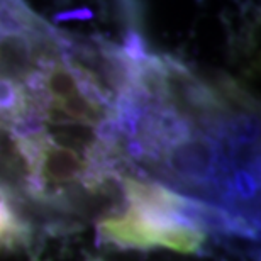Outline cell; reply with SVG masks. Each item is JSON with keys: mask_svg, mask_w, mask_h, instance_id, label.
I'll list each match as a JSON object with an SVG mask.
<instances>
[{"mask_svg": "<svg viewBox=\"0 0 261 261\" xmlns=\"http://www.w3.org/2000/svg\"><path fill=\"white\" fill-rule=\"evenodd\" d=\"M122 187L124 195L130 202V207L180 221L178 214L185 203V197L165 189L160 184H153V181L149 184V181L130 178V176L124 178Z\"/></svg>", "mask_w": 261, "mask_h": 261, "instance_id": "277c9868", "label": "cell"}, {"mask_svg": "<svg viewBox=\"0 0 261 261\" xmlns=\"http://www.w3.org/2000/svg\"><path fill=\"white\" fill-rule=\"evenodd\" d=\"M149 165L165 184L176 180L187 185H219L231 173L221 158L217 141L200 130L166 146L160 161Z\"/></svg>", "mask_w": 261, "mask_h": 261, "instance_id": "7a4b0ae2", "label": "cell"}, {"mask_svg": "<svg viewBox=\"0 0 261 261\" xmlns=\"http://www.w3.org/2000/svg\"><path fill=\"white\" fill-rule=\"evenodd\" d=\"M31 238L29 226L20 222L7 202L0 200V248H14Z\"/></svg>", "mask_w": 261, "mask_h": 261, "instance_id": "52a82bcc", "label": "cell"}, {"mask_svg": "<svg viewBox=\"0 0 261 261\" xmlns=\"http://www.w3.org/2000/svg\"><path fill=\"white\" fill-rule=\"evenodd\" d=\"M98 238L121 248H166L176 253H198L205 243V232L171 217L156 216L129 207L119 216L103 217L98 222Z\"/></svg>", "mask_w": 261, "mask_h": 261, "instance_id": "6da1fadb", "label": "cell"}, {"mask_svg": "<svg viewBox=\"0 0 261 261\" xmlns=\"http://www.w3.org/2000/svg\"><path fill=\"white\" fill-rule=\"evenodd\" d=\"M88 171H90V163L82 154L53 143L48 134L41 133L33 160V173L41 197L49 185L60 192L61 187L82 181Z\"/></svg>", "mask_w": 261, "mask_h": 261, "instance_id": "3957f363", "label": "cell"}, {"mask_svg": "<svg viewBox=\"0 0 261 261\" xmlns=\"http://www.w3.org/2000/svg\"><path fill=\"white\" fill-rule=\"evenodd\" d=\"M39 83L51 106H58L82 92L78 76L65 61H56L44 70H39Z\"/></svg>", "mask_w": 261, "mask_h": 261, "instance_id": "8992f818", "label": "cell"}, {"mask_svg": "<svg viewBox=\"0 0 261 261\" xmlns=\"http://www.w3.org/2000/svg\"><path fill=\"white\" fill-rule=\"evenodd\" d=\"M36 71L28 36L0 29V80L24 87Z\"/></svg>", "mask_w": 261, "mask_h": 261, "instance_id": "5b68a950", "label": "cell"}]
</instances>
